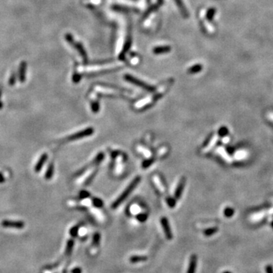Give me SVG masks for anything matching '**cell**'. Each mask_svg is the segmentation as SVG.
<instances>
[{
    "instance_id": "6da1fadb",
    "label": "cell",
    "mask_w": 273,
    "mask_h": 273,
    "mask_svg": "<svg viewBox=\"0 0 273 273\" xmlns=\"http://www.w3.org/2000/svg\"><path fill=\"white\" fill-rule=\"evenodd\" d=\"M140 177H136L135 179L133 180V181L129 184V186L124 190L123 193H122V194L118 197V199L113 203L112 206V209H116L119 205L124 202V200L129 196L130 193H131V192H132V190L135 188L136 186L137 185L138 183L140 182Z\"/></svg>"
},
{
    "instance_id": "7a4b0ae2",
    "label": "cell",
    "mask_w": 273,
    "mask_h": 273,
    "mask_svg": "<svg viewBox=\"0 0 273 273\" xmlns=\"http://www.w3.org/2000/svg\"><path fill=\"white\" fill-rule=\"evenodd\" d=\"M125 77L127 80H128V81L131 82V83H134V84H136V86L140 87H142L143 89L147 90L150 91V92H153V91H154V90H155L154 87H153L147 84V83H145L144 82L141 81V80H139L138 79L135 78V77H132V76L125 75Z\"/></svg>"
},
{
    "instance_id": "3957f363",
    "label": "cell",
    "mask_w": 273,
    "mask_h": 273,
    "mask_svg": "<svg viewBox=\"0 0 273 273\" xmlns=\"http://www.w3.org/2000/svg\"><path fill=\"white\" fill-rule=\"evenodd\" d=\"M93 133H94V129L92 128H88L87 129L79 131V132H77L74 134L69 136L68 137V140H76L80 139V138L85 137V136L92 135Z\"/></svg>"
},
{
    "instance_id": "277c9868",
    "label": "cell",
    "mask_w": 273,
    "mask_h": 273,
    "mask_svg": "<svg viewBox=\"0 0 273 273\" xmlns=\"http://www.w3.org/2000/svg\"><path fill=\"white\" fill-rule=\"evenodd\" d=\"M161 225H162V227L163 229L164 233H165L166 238L168 240H172V238H173V235H172L169 222H168V219L165 217H162V218H161Z\"/></svg>"
},
{
    "instance_id": "5b68a950",
    "label": "cell",
    "mask_w": 273,
    "mask_h": 273,
    "mask_svg": "<svg viewBox=\"0 0 273 273\" xmlns=\"http://www.w3.org/2000/svg\"><path fill=\"white\" fill-rule=\"evenodd\" d=\"M215 153H216L218 156H221L222 159L225 162H226L229 164L232 163V157H231L230 155L228 153L227 150H226L223 147H218V148L216 149V150H215Z\"/></svg>"
},
{
    "instance_id": "8992f818",
    "label": "cell",
    "mask_w": 273,
    "mask_h": 273,
    "mask_svg": "<svg viewBox=\"0 0 273 273\" xmlns=\"http://www.w3.org/2000/svg\"><path fill=\"white\" fill-rule=\"evenodd\" d=\"M197 266V257L196 254H192L190 258L187 273H196Z\"/></svg>"
},
{
    "instance_id": "52a82bcc",
    "label": "cell",
    "mask_w": 273,
    "mask_h": 273,
    "mask_svg": "<svg viewBox=\"0 0 273 273\" xmlns=\"http://www.w3.org/2000/svg\"><path fill=\"white\" fill-rule=\"evenodd\" d=\"M2 225L5 228H15V229H22L24 227V223L22 222L16 221H9L5 220L2 222Z\"/></svg>"
},
{
    "instance_id": "ba28073f",
    "label": "cell",
    "mask_w": 273,
    "mask_h": 273,
    "mask_svg": "<svg viewBox=\"0 0 273 273\" xmlns=\"http://www.w3.org/2000/svg\"><path fill=\"white\" fill-rule=\"evenodd\" d=\"M47 158L48 156L46 153H43V154H42L41 156H40V159H39V160L37 161V164H36L35 167H34V171H35V172H37H37H40V171H41L42 168H43L44 164L46 163V160H47Z\"/></svg>"
},
{
    "instance_id": "9c48e42d",
    "label": "cell",
    "mask_w": 273,
    "mask_h": 273,
    "mask_svg": "<svg viewBox=\"0 0 273 273\" xmlns=\"http://www.w3.org/2000/svg\"><path fill=\"white\" fill-rule=\"evenodd\" d=\"M26 69H27V64L25 62H22L20 65L19 71H18V77H19V80L21 83L25 81Z\"/></svg>"
},
{
    "instance_id": "30bf717a",
    "label": "cell",
    "mask_w": 273,
    "mask_h": 273,
    "mask_svg": "<svg viewBox=\"0 0 273 273\" xmlns=\"http://www.w3.org/2000/svg\"><path fill=\"white\" fill-rule=\"evenodd\" d=\"M218 140V136L217 134H215L212 138L210 139V140L209 141V143L207 144V145L203 149V152L204 153H208V152L210 151L212 148L214 147V146L216 144V143Z\"/></svg>"
},
{
    "instance_id": "8fae6325",
    "label": "cell",
    "mask_w": 273,
    "mask_h": 273,
    "mask_svg": "<svg viewBox=\"0 0 273 273\" xmlns=\"http://www.w3.org/2000/svg\"><path fill=\"white\" fill-rule=\"evenodd\" d=\"M184 185H185V178H183L181 179V181H180L178 187H177L176 190H175V200H178L181 197V193H182L183 190H184Z\"/></svg>"
},
{
    "instance_id": "7c38bea8",
    "label": "cell",
    "mask_w": 273,
    "mask_h": 273,
    "mask_svg": "<svg viewBox=\"0 0 273 273\" xmlns=\"http://www.w3.org/2000/svg\"><path fill=\"white\" fill-rule=\"evenodd\" d=\"M247 156H248L247 151L244 150H238V151H236V153H235V159L238 161L246 159V158H247Z\"/></svg>"
},
{
    "instance_id": "4fadbf2b",
    "label": "cell",
    "mask_w": 273,
    "mask_h": 273,
    "mask_svg": "<svg viewBox=\"0 0 273 273\" xmlns=\"http://www.w3.org/2000/svg\"><path fill=\"white\" fill-rule=\"evenodd\" d=\"M153 180L154 184H156L158 190H159L161 193H164V192L165 191V187L163 186V184H162V181H161V180L159 179V177H158L157 175H154V176L153 177Z\"/></svg>"
},
{
    "instance_id": "5bb4252c",
    "label": "cell",
    "mask_w": 273,
    "mask_h": 273,
    "mask_svg": "<svg viewBox=\"0 0 273 273\" xmlns=\"http://www.w3.org/2000/svg\"><path fill=\"white\" fill-rule=\"evenodd\" d=\"M152 100H153V98L151 99V98H149V97L148 98L144 99V100H140V101L136 102L135 105H134V107H135L136 108H137V109L144 108V107L147 106V105H149V104L151 103Z\"/></svg>"
},
{
    "instance_id": "9a60e30c",
    "label": "cell",
    "mask_w": 273,
    "mask_h": 273,
    "mask_svg": "<svg viewBox=\"0 0 273 273\" xmlns=\"http://www.w3.org/2000/svg\"><path fill=\"white\" fill-rule=\"evenodd\" d=\"M147 260V257L145 256H133L130 258V262L131 263H138L141 262H145Z\"/></svg>"
},
{
    "instance_id": "2e32d148",
    "label": "cell",
    "mask_w": 273,
    "mask_h": 273,
    "mask_svg": "<svg viewBox=\"0 0 273 273\" xmlns=\"http://www.w3.org/2000/svg\"><path fill=\"white\" fill-rule=\"evenodd\" d=\"M54 173V165L53 163H50L49 165V166L47 167V170H46V174H45V178L46 180H49L52 178Z\"/></svg>"
},
{
    "instance_id": "e0dca14e",
    "label": "cell",
    "mask_w": 273,
    "mask_h": 273,
    "mask_svg": "<svg viewBox=\"0 0 273 273\" xmlns=\"http://www.w3.org/2000/svg\"><path fill=\"white\" fill-rule=\"evenodd\" d=\"M217 232H218V229L214 227V228H209V229H206V230L204 231V233L206 236L209 237V236H212V235H213L214 234L216 233Z\"/></svg>"
},
{
    "instance_id": "ac0fdd59",
    "label": "cell",
    "mask_w": 273,
    "mask_h": 273,
    "mask_svg": "<svg viewBox=\"0 0 273 273\" xmlns=\"http://www.w3.org/2000/svg\"><path fill=\"white\" fill-rule=\"evenodd\" d=\"M100 238H101L100 234L96 233L95 235H94V238H93V244L95 245V246H98V245L100 244Z\"/></svg>"
},
{
    "instance_id": "d6986e66",
    "label": "cell",
    "mask_w": 273,
    "mask_h": 273,
    "mask_svg": "<svg viewBox=\"0 0 273 273\" xmlns=\"http://www.w3.org/2000/svg\"><path fill=\"white\" fill-rule=\"evenodd\" d=\"M92 203L93 204H94V206H96V207L100 208L103 206V202H102L100 199H98V198H94V199L93 200Z\"/></svg>"
},
{
    "instance_id": "ffe728a7",
    "label": "cell",
    "mask_w": 273,
    "mask_h": 273,
    "mask_svg": "<svg viewBox=\"0 0 273 273\" xmlns=\"http://www.w3.org/2000/svg\"><path fill=\"white\" fill-rule=\"evenodd\" d=\"M136 218L140 222H144L147 219V215L146 213H139L136 215Z\"/></svg>"
},
{
    "instance_id": "44dd1931",
    "label": "cell",
    "mask_w": 273,
    "mask_h": 273,
    "mask_svg": "<svg viewBox=\"0 0 273 273\" xmlns=\"http://www.w3.org/2000/svg\"><path fill=\"white\" fill-rule=\"evenodd\" d=\"M138 150H139L140 152H141V153H142L143 154L146 156V157L149 158V157H150V156H151V153H150L147 150H145L144 148H143V147H138Z\"/></svg>"
},
{
    "instance_id": "7402d4cb",
    "label": "cell",
    "mask_w": 273,
    "mask_h": 273,
    "mask_svg": "<svg viewBox=\"0 0 273 273\" xmlns=\"http://www.w3.org/2000/svg\"><path fill=\"white\" fill-rule=\"evenodd\" d=\"M91 108L94 112H97L99 111V103L97 101L93 102L91 103Z\"/></svg>"
},
{
    "instance_id": "603a6c76",
    "label": "cell",
    "mask_w": 273,
    "mask_h": 273,
    "mask_svg": "<svg viewBox=\"0 0 273 273\" xmlns=\"http://www.w3.org/2000/svg\"><path fill=\"white\" fill-rule=\"evenodd\" d=\"M167 204H168L169 207L171 208L175 207V204H176V200L172 199V198H168L167 199Z\"/></svg>"
},
{
    "instance_id": "cb8c5ba5",
    "label": "cell",
    "mask_w": 273,
    "mask_h": 273,
    "mask_svg": "<svg viewBox=\"0 0 273 273\" xmlns=\"http://www.w3.org/2000/svg\"><path fill=\"white\" fill-rule=\"evenodd\" d=\"M153 162V159H148L146 161H144V163H143V168H148Z\"/></svg>"
},
{
    "instance_id": "d4e9b609",
    "label": "cell",
    "mask_w": 273,
    "mask_h": 273,
    "mask_svg": "<svg viewBox=\"0 0 273 273\" xmlns=\"http://www.w3.org/2000/svg\"><path fill=\"white\" fill-rule=\"evenodd\" d=\"M77 233H78V227H77V226H75V227H73L72 229H71L70 234H71V236L76 237L77 235Z\"/></svg>"
},
{
    "instance_id": "484cf974",
    "label": "cell",
    "mask_w": 273,
    "mask_h": 273,
    "mask_svg": "<svg viewBox=\"0 0 273 273\" xmlns=\"http://www.w3.org/2000/svg\"><path fill=\"white\" fill-rule=\"evenodd\" d=\"M201 68H201V66H196L190 68V69L189 70V71H190V73H197L198 72V71H200Z\"/></svg>"
},
{
    "instance_id": "4316f807",
    "label": "cell",
    "mask_w": 273,
    "mask_h": 273,
    "mask_svg": "<svg viewBox=\"0 0 273 273\" xmlns=\"http://www.w3.org/2000/svg\"><path fill=\"white\" fill-rule=\"evenodd\" d=\"M15 80H16V77H15V73H13V74L11 75L10 78H9V84H10L11 86H13L15 83Z\"/></svg>"
},
{
    "instance_id": "83f0119b",
    "label": "cell",
    "mask_w": 273,
    "mask_h": 273,
    "mask_svg": "<svg viewBox=\"0 0 273 273\" xmlns=\"http://www.w3.org/2000/svg\"><path fill=\"white\" fill-rule=\"evenodd\" d=\"M89 196H90V194L87 191H85V190H82V191H80V197L81 198V199H86V198H87Z\"/></svg>"
},
{
    "instance_id": "f1b7e54d",
    "label": "cell",
    "mask_w": 273,
    "mask_h": 273,
    "mask_svg": "<svg viewBox=\"0 0 273 273\" xmlns=\"http://www.w3.org/2000/svg\"><path fill=\"white\" fill-rule=\"evenodd\" d=\"M233 212H234V211L232 210V209H230V208H228V209H226L225 210L224 214L227 217H230L233 215Z\"/></svg>"
},
{
    "instance_id": "f546056e",
    "label": "cell",
    "mask_w": 273,
    "mask_h": 273,
    "mask_svg": "<svg viewBox=\"0 0 273 273\" xmlns=\"http://www.w3.org/2000/svg\"><path fill=\"white\" fill-rule=\"evenodd\" d=\"M266 118H267L270 122H273V112H269L268 113H266Z\"/></svg>"
},
{
    "instance_id": "4dcf8cb0",
    "label": "cell",
    "mask_w": 273,
    "mask_h": 273,
    "mask_svg": "<svg viewBox=\"0 0 273 273\" xmlns=\"http://www.w3.org/2000/svg\"><path fill=\"white\" fill-rule=\"evenodd\" d=\"M80 75H79V74H74V77H73V80H74V82H75V83H77V82H78V81H80Z\"/></svg>"
},
{
    "instance_id": "1f68e13d",
    "label": "cell",
    "mask_w": 273,
    "mask_h": 273,
    "mask_svg": "<svg viewBox=\"0 0 273 273\" xmlns=\"http://www.w3.org/2000/svg\"><path fill=\"white\" fill-rule=\"evenodd\" d=\"M266 273H273V268L271 265H269V266H266Z\"/></svg>"
},
{
    "instance_id": "d6a6232c",
    "label": "cell",
    "mask_w": 273,
    "mask_h": 273,
    "mask_svg": "<svg viewBox=\"0 0 273 273\" xmlns=\"http://www.w3.org/2000/svg\"><path fill=\"white\" fill-rule=\"evenodd\" d=\"M161 49H156V50H155V52H156V53H160V52H166V51H168V49H165V48H160Z\"/></svg>"
},
{
    "instance_id": "836d02e7",
    "label": "cell",
    "mask_w": 273,
    "mask_h": 273,
    "mask_svg": "<svg viewBox=\"0 0 273 273\" xmlns=\"http://www.w3.org/2000/svg\"><path fill=\"white\" fill-rule=\"evenodd\" d=\"M4 181H5L4 175H3V174L2 173V172H0V184H2V183H4Z\"/></svg>"
},
{
    "instance_id": "e575fe53",
    "label": "cell",
    "mask_w": 273,
    "mask_h": 273,
    "mask_svg": "<svg viewBox=\"0 0 273 273\" xmlns=\"http://www.w3.org/2000/svg\"><path fill=\"white\" fill-rule=\"evenodd\" d=\"M229 141H230V138H229V136H225V137L223 138L222 140V142L224 143V144H228Z\"/></svg>"
},
{
    "instance_id": "d590c367",
    "label": "cell",
    "mask_w": 273,
    "mask_h": 273,
    "mask_svg": "<svg viewBox=\"0 0 273 273\" xmlns=\"http://www.w3.org/2000/svg\"><path fill=\"white\" fill-rule=\"evenodd\" d=\"M73 273H81V269H79V268H76L73 270Z\"/></svg>"
},
{
    "instance_id": "8d00e7d4",
    "label": "cell",
    "mask_w": 273,
    "mask_h": 273,
    "mask_svg": "<svg viewBox=\"0 0 273 273\" xmlns=\"http://www.w3.org/2000/svg\"><path fill=\"white\" fill-rule=\"evenodd\" d=\"M2 107H3V103H2V102L0 100V109H2Z\"/></svg>"
},
{
    "instance_id": "74e56055",
    "label": "cell",
    "mask_w": 273,
    "mask_h": 273,
    "mask_svg": "<svg viewBox=\"0 0 273 273\" xmlns=\"http://www.w3.org/2000/svg\"><path fill=\"white\" fill-rule=\"evenodd\" d=\"M223 273H232L231 272H229V271H226V272H224Z\"/></svg>"
},
{
    "instance_id": "f35d334b",
    "label": "cell",
    "mask_w": 273,
    "mask_h": 273,
    "mask_svg": "<svg viewBox=\"0 0 273 273\" xmlns=\"http://www.w3.org/2000/svg\"><path fill=\"white\" fill-rule=\"evenodd\" d=\"M272 227H273V222H272Z\"/></svg>"
}]
</instances>
